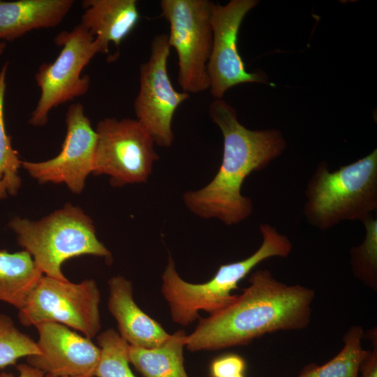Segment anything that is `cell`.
I'll return each mask as SVG.
<instances>
[{"instance_id": "603a6c76", "label": "cell", "mask_w": 377, "mask_h": 377, "mask_svg": "<svg viewBox=\"0 0 377 377\" xmlns=\"http://www.w3.org/2000/svg\"><path fill=\"white\" fill-rule=\"evenodd\" d=\"M40 354L36 341L20 332L9 316L0 314V369L15 364L20 358Z\"/></svg>"}, {"instance_id": "484cf974", "label": "cell", "mask_w": 377, "mask_h": 377, "mask_svg": "<svg viewBox=\"0 0 377 377\" xmlns=\"http://www.w3.org/2000/svg\"><path fill=\"white\" fill-rule=\"evenodd\" d=\"M18 377H45V374L40 369L29 364H20L17 367ZM0 377H13L11 374L2 373Z\"/></svg>"}, {"instance_id": "7c38bea8", "label": "cell", "mask_w": 377, "mask_h": 377, "mask_svg": "<svg viewBox=\"0 0 377 377\" xmlns=\"http://www.w3.org/2000/svg\"><path fill=\"white\" fill-rule=\"evenodd\" d=\"M65 120L67 132L59 154L42 162L22 161V166L40 184H65L80 194L93 172L97 134L80 103L68 107Z\"/></svg>"}, {"instance_id": "ac0fdd59", "label": "cell", "mask_w": 377, "mask_h": 377, "mask_svg": "<svg viewBox=\"0 0 377 377\" xmlns=\"http://www.w3.org/2000/svg\"><path fill=\"white\" fill-rule=\"evenodd\" d=\"M43 275L27 251L0 250V301L20 310Z\"/></svg>"}, {"instance_id": "2e32d148", "label": "cell", "mask_w": 377, "mask_h": 377, "mask_svg": "<svg viewBox=\"0 0 377 377\" xmlns=\"http://www.w3.org/2000/svg\"><path fill=\"white\" fill-rule=\"evenodd\" d=\"M73 0H0V42L14 40L34 29L57 27Z\"/></svg>"}, {"instance_id": "9c48e42d", "label": "cell", "mask_w": 377, "mask_h": 377, "mask_svg": "<svg viewBox=\"0 0 377 377\" xmlns=\"http://www.w3.org/2000/svg\"><path fill=\"white\" fill-rule=\"evenodd\" d=\"M95 131L94 175H108L117 187L147 181L159 157L151 135L137 119L105 118Z\"/></svg>"}, {"instance_id": "e0dca14e", "label": "cell", "mask_w": 377, "mask_h": 377, "mask_svg": "<svg viewBox=\"0 0 377 377\" xmlns=\"http://www.w3.org/2000/svg\"><path fill=\"white\" fill-rule=\"evenodd\" d=\"M186 336L184 330H178L156 347L129 345V363L142 377H188L184 364Z\"/></svg>"}, {"instance_id": "8992f818", "label": "cell", "mask_w": 377, "mask_h": 377, "mask_svg": "<svg viewBox=\"0 0 377 377\" xmlns=\"http://www.w3.org/2000/svg\"><path fill=\"white\" fill-rule=\"evenodd\" d=\"M54 43L61 47L59 54L53 62L40 64L35 75L40 96L29 120L33 126H45L53 108L88 91L90 77L82 75V71L96 54H101L98 42L80 24L59 32Z\"/></svg>"}, {"instance_id": "5bb4252c", "label": "cell", "mask_w": 377, "mask_h": 377, "mask_svg": "<svg viewBox=\"0 0 377 377\" xmlns=\"http://www.w3.org/2000/svg\"><path fill=\"white\" fill-rule=\"evenodd\" d=\"M110 313L117 323L119 334L133 346L150 348L161 344L170 335L155 320L147 315L133 299V286L122 276L108 281Z\"/></svg>"}, {"instance_id": "cb8c5ba5", "label": "cell", "mask_w": 377, "mask_h": 377, "mask_svg": "<svg viewBox=\"0 0 377 377\" xmlns=\"http://www.w3.org/2000/svg\"><path fill=\"white\" fill-rule=\"evenodd\" d=\"M245 361L237 355H227L216 359L211 365L212 377H229L243 374Z\"/></svg>"}, {"instance_id": "f1b7e54d", "label": "cell", "mask_w": 377, "mask_h": 377, "mask_svg": "<svg viewBox=\"0 0 377 377\" xmlns=\"http://www.w3.org/2000/svg\"><path fill=\"white\" fill-rule=\"evenodd\" d=\"M45 377H55V376H49V375H45ZM68 377H88V376H68Z\"/></svg>"}, {"instance_id": "4fadbf2b", "label": "cell", "mask_w": 377, "mask_h": 377, "mask_svg": "<svg viewBox=\"0 0 377 377\" xmlns=\"http://www.w3.org/2000/svg\"><path fill=\"white\" fill-rule=\"evenodd\" d=\"M35 327L40 354L27 357V364L55 377L94 376L101 348L90 339L57 323L44 322Z\"/></svg>"}, {"instance_id": "7a4b0ae2", "label": "cell", "mask_w": 377, "mask_h": 377, "mask_svg": "<svg viewBox=\"0 0 377 377\" xmlns=\"http://www.w3.org/2000/svg\"><path fill=\"white\" fill-rule=\"evenodd\" d=\"M209 114L223 135L221 164L209 184L184 193L183 201L201 218L217 219L232 226L246 219L253 212L252 200L242 193L244 180L279 157L286 142L278 130L246 128L239 122L236 110L222 98L210 103Z\"/></svg>"}, {"instance_id": "277c9868", "label": "cell", "mask_w": 377, "mask_h": 377, "mask_svg": "<svg viewBox=\"0 0 377 377\" xmlns=\"http://www.w3.org/2000/svg\"><path fill=\"white\" fill-rule=\"evenodd\" d=\"M306 222L325 230L344 221L362 223L377 209V149L330 171L318 164L305 190Z\"/></svg>"}, {"instance_id": "83f0119b", "label": "cell", "mask_w": 377, "mask_h": 377, "mask_svg": "<svg viewBox=\"0 0 377 377\" xmlns=\"http://www.w3.org/2000/svg\"><path fill=\"white\" fill-rule=\"evenodd\" d=\"M229 377H244V376H243V374H237V375H234Z\"/></svg>"}, {"instance_id": "d6986e66", "label": "cell", "mask_w": 377, "mask_h": 377, "mask_svg": "<svg viewBox=\"0 0 377 377\" xmlns=\"http://www.w3.org/2000/svg\"><path fill=\"white\" fill-rule=\"evenodd\" d=\"M363 328L350 327L343 338V346L331 360L318 366L310 364L296 377H360L362 363L369 351L362 346Z\"/></svg>"}, {"instance_id": "3957f363", "label": "cell", "mask_w": 377, "mask_h": 377, "mask_svg": "<svg viewBox=\"0 0 377 377\" xmlns=\"http://www.w3.org/2000/svg\"><path fill=\"white\" fill-rule=\"evenodd\" d=\"M260 232L262 243L252 255L220 265L214 276L204 283H191L182 279L169 256L162 274L161 293L175 323L187 326L199 318L200 311L212 314L222 310L236 299L237 295H233L232 290L256 266L272 257L289 256L293 245L286 235L267 223L260 226Z\"/></svg>"}, {"instance_id": "d4e9b609", "label": "cell", "mask_w": 377, "mask_h": 377, "mask_svg": "<svg viewBox=\"0 0 377 377\" xmlns=\"http://www.w3.org/2000/svg\"><path fill=\"white\" fill-rule=\"evenodd\" d=\"M373 348L364 361L360 368V377H377V335L376 330L371 332Z\"/></svg>"}, {"instance_id": "9a60e30c", "label": "cell", "mask_w": 377, "mask_h": 377, "mask_svg": "<svg viewBox=\"0 0 377 377\" xmlns=\"http://www.w3.org/2000/svg\"><path fill=\"white\" fill-rule=\"evenodd\" d=\"M80 24L95 38L101 54L112 43L117 48L140 20L135 0H84Z\"/></svg>"}, {"instance_id": "7402d4cb", "label": "cell", "mask_w": 377, "mask_h": 377, "mask_svg": "<svg viewBox=\"0 0 377 377\" xmlns=\"http://www.w3.org/2000/svg\"><path fill=\"white\" fill-rule=\"evenodd\" d=\"M366 233L363 242L350 251L353 274L367 286L377 289V220L373 216L363 222Z\"/></svg>"}, {"instance_id": "6da1fadb", "label": "cell", "mask_w": 377, "mask_h": 377, "mask_svg": "<svg viewBox=\"0 0 377 377\" xmlns=\"http://www.w3.org/2000/svg\"><path fill=\"white\" fill-rule=\"evenodd\" d=\"M249 282L230 305L200 318L195 330L186 336L188 350L242 346L266 334L309 325L314 290L279 281L268 269L255 271Z\"/></svg>"}, {"instance_id": "30bf717a", "label": "cell", "mask_w": 377, "mask_h": 377, "mask_svg": "<svg viewBox=\"0 0 377 377\" xmlns=\"http://www.w3.org/2000/svg\"><path fill=\"white\" fill-rule=\"evenodd\" d=\"M170 49L168 35L154 37L149 57L140 66V89L133 103L136 119L155 144L163 147L172 145L174 114L190 96L177 91L171 83L167 67Z\"/></svg>"}, {"instance_id": "4316f807", "label": "cell", "mask_w": 377, "mask_h": 377, "mask_svg": "<svg viewBox=\"0 0 377 377\" xmlns=\"http://www.w3.org/2000/svg\"><path fill=\"white\" fill-rule=\"evenodd\" d=\"M6 48V42H0V57L4 52Z\"/></svg>"}, {"instance_id": "ba28073f", "label": "cell", "mask_w": 377, "mask_h": 377, "mask_svg": "<svg viewBox=\"0 0 377 377\" xmlns=\"http://www.w3.org/2000/svg\"><path fill=\"white\" fill-rule=\"evenodd\" d=\"M100 302V290L93 279L75 283L43 275L18 310V318L24 326L60 323L91 339L101 327Z\"/></svg>"}, {"instance_id": "52a82bcc", "label": "cell", "mask_w": 377, "mask_h": 377, "mask_svg": "<svg viewBox=\"0 0 377 377\" xmlns=\"http://www.w3.org/2000/svg\"><path fill=\"white\" fill-rule=\"evenodd\" d=\"M212 2L208 0H161L162 16L169 23L170 47L178 57L179 85L184 92L209 89L207 64L212 47Z\"/></svg>"}, {"instance_id": "8fae6325", "label": "cell", "mask_w": 377, "mask_h": 377, "mask_svg": "<svg viewBox=\"0 0 377 377\" xmlns=\"http://www.w3.org/2000/svg\"><path fill=\"white\" fill-rule=\"evenodd\" d=\"M258 3L256 0H231L224 6L212 2L213 40L207 73L210 92L215 99H221L228 89L239 84H268L262 71H246L237 49L241 24Z\"/></svg>"}, {"instance_id": "44dd1931", "label": "cell", "mask_w": 377, "mask_h": 377, "mask_svg": "<svg viewBox=\"0 0 377 377\" xmlns=\"http://www.w3.org/2000/svg\"><path fill=\"white\" fill-rule=\"evenodd\" d=\"M101 357L94 376L97 377H135L129 367V344L113 329L97 337Z\"/></svg>"}, {"instance_id": "ffe728a7", "label": "cell", "mask_w": 377, "mask_h": 377, "mask_svg": "<svg viewBox=\"0 0 377 377\" xmlns=\"http://www.w3.org/2000/svg\"><path fill=\"white\" fill-rule=\"evenodd\" d=\"M9 64L6 61L0 71V200L8 195H15L22 184L19 168L22 161L11 145V137L6 133L4 121L6 77Z\"/></svg>"}, {"instance_id": "5b68a950", "label": "cell", "mask_w": 377, "mask_h": 377, "mask_svg": "<svg viewBox=\"0 0 377 377\" xmlns=\"http://www.w3.org/2000/svg\"><path fill=\"white\" fill-rule=\"evenodd\" d=\"M8 227L42 274L50 277L67 280L61 265L71 258L91 255L112 261L111 253L96 236L91 219L71 203L37 221L15 216Z\"/></svg>"}]
</instances>
